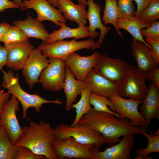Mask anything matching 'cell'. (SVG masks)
<instances>
[{"label": "cell", "mask_w": 159, "mask_h": 159, "mask_svg": "<svg viewBox=\"0 0 159 159\" xmlns=\"http://www.w3.org/2000/svg\"><path fill=\"white\" fill-rule=\"evenodd\" d=\"M106 112L90 110L81 117L78 123L92 128L104 137L110 146L119 142V138L130 134H141L147 132V128L130 123L127 118L121 120Z\"/></svg>", "instance_id": "6da1fadb"}, {"label": "cell", "mask_w": 159, "mask_h": 159, "mask_svg": "<svg viewBox=\"0 0 159 159\" xmlns=\"http://www.w3.org/2000/svg\"><path fill=\"white\" fill-rule=\"evenodd\" d=\"M23 128V135L15 145L26 146L46 159H57L52 150L55 136L50 123L43 121L39 123L30 121L29 125Z\"/></svg>", "instance_id": "7a4b0ae2"}, {"label": "cell", "mask_w": 159, "mask_h": 159, "mask_svg": "<svg viewBox=\"0 0 159 159\" xmlns=\"http://www.w3.org/2000/svg\"><path fill=\"white\" fill-rule=\"evenodd\" d=\"M3 74L2 85L6 89L11 95L14 96L21 103L22 107V118L27 119V112L30 107L35 108L37 113H39L44 104L53 103L62 105L63 102L57 99L50 100L44 99L37 93L30 94L23 90L20 86L18 74L14 75L11 70L6 72L2 69Z\"/></svg>", "instance_id": "3957f363"}, {"label": "cell", "mask_w": 159, "mask_h": 159, "mask_svg": "<svg viewBox=\"0 0 159 159\" xmlns=\"http://www.w3.org/2000/svg\"><path fill=\"white\" fill-rule=\"evenodd\" d=\"M53 131L55 138L58 140L72 137L80 143L92 147L106 143L105 138L98 131L78 123L73 126L62 124L54 129Z\"/></svg>", "instance_id": "277c9868"}, {"label": "cell", "mask_w": 159, "mask_h": 159, "mask_svg": "<svg viewBox=\"0 0 159 159\" xmlns=\"http://www.w3.org/2000/svg\"><path fill=\"white\" fill-rule=\"evenodd\" d=\"M131 67L127 62L117 58H112L99 53L93 67L96 72L120 85Z\"/></svg>", "instance_id": "5b68a950"}, {"label": "cell", "mask_w": 159, "mask_h": 159, "mask_svg": "<svg viewBox=\"0 0 159 159\" xmlns=\"http://www.w3.org/2000/svg\"><path fill=\"white\" fill-rule=\"evenodd\" d=\"M95 43V41L90 39L80 41L74 39L69 41H58L52 44L42 42L38 48L49 59L59 58L65 61L69 55L77 50L91 49Z\"/></svg>", "instance_id": "8992f818"}, {"label": "cell", "mask_w": 159, "mask_h": 159, "mask_svg": "<svg viewBox=\"0 0 159 159\" xmlns=\"http://www.w3.org/2000/svg\"><path fill=\"white\" fill-rule=\"evenodd\" d=\"M108 98L112 106L108 107L112 111L118 114L119 119L127 118L130 120V123L132 125L147 127L144 119L138 110V106L142 104L143 101L131 97L125 99L118 94Z\"/></svg>", "instance_id": "52a82bcc"}, {"label": "cell", "mask_w": 159, "mask_h": 159, "mask_svg": "<svg viewBox=\"0 0 159 159\" xmlns=\"http://www.w3.org/2000/svg\"><path fill=\"white\" fill-rule=\"evenodd\" d=\"M92 147L80 143L72 137L60 140L55 138L52 144V151L57 159H94Z\"/></svg>", "instance_id": "ba28073f"}, {"label": "cell", "mask_w": 159, "mask_h": 159, "mask_svg": "<svg viewBox=\"0 0 159 159\" xmlns=\"http://www.w3.org/2000/svg\"><path fill=\"white\" fill-rule=\"evenodd\" d=\"M146 80L145 74L131 65L130 70L119 85L118 95L124 98H133L143 101L148 90Z\"/></svg>", "instance_id": "9c48e42d"}, {"label": "cell", "mask_w": 159, "mask_h": 159, "mask_svg": "<svg viewBox=\"0 0 159 159\" xmlns=\"http://www.w3.org/2000/svg\"><path fill=\"white\" fill-rule=\"evenodd\" d=\"M65 60L59 58L49 59L48 65L41 72L39 82L47 91L56 92L63 89L65 78Z\"/></svg>", "instance_id": "30bf717a"}, {"label": "cell", "mask_w": 159, "mask_h": 159, "mask_svg": "<svg viewBox=\"0 0 159 159\" xmlns=\"http://www.w3.org/2000/svg\"><path fill=\"white\" fill-rule=\"evenodd\" d=\"M20 102L12 95L5 104L0 117V123L9 136L12 143L15 145L23 135V128L17 118L16 112L19 110Z\"/></svg>", "instance_id": "8fae6325"}, {"label": "cell", "mask_w": 159, "mask_h": 159, "mask_svg": "<svg viewBox=\"0 0 159 159\" xmlns=\"http://www.w3.org/2000/svg\"><path fill=\"white\" fill-rule=\"evenodd\" d=\"M49 59L42 54L38 48L34 49L30 53L22 69V74L29 87L32 89L39 82V78L43 71L48 65Z\"/></svg>", "instance_id": "7c38bea8"}, {"label": "cell", "mask_w": 159, "mask_h": 159, "mask_svg": "<svg viewBox=\"0 0 159 159\" xmlns=\"http://www.w3.org/2000/svg\"><path fill=\"white\" fill-rule=\"evenodd\" d=\"M130 134L123 136L119 143L103 151L99 150L100 146L92 147V153L95 159H131L130 153L134 145L135 135Z\"/></svg>", "instance_id": "4fadbf2b"}, {"label": "cell", "mask_w": 159, "mask_h": 159, "mask_svg": "<svg viewBox=\"0 0 159 159\" xmlns=\"http://www.w3.org/2000/svg\"><path fill=\"white\" fill-rule=\"evenodd\" d=\"M87 6H88L87 11V19L89 22L88 27L89 37L93 40L99 34L96 30L99 29L100 30V34L98 40L95 42L92 48L93 50L99 48L103 42L105 35L111 28L106 26L102 23L100 16L102 9L101 5L95 3L94 0H87Z\"/></svg>", "instance_id": "5bb4252c"}, {"label": "cell", "mask_w": 159, "mask_h": 159, "mask_svg": "<svg viewBox=\"0 0 159 159\" xmlns=\"http://www.w3.org/2000/svg\"><path fill=\"white\" fill-rule=\"evenodd\" d=\"M23 11L28 9H34L37 12L36 19L40 22L49 21L57 26L66 24V19L59 9H57L47 0H24Z\"/></svg>", "instance_id": "9a60e30c"}, {"label": "cell", "mask_w": 159, "mask_h": 159, "mask_svg": "<svg viewBox=\"0 0 159 159\" xmlns=\"http://www.w3.org/2000/svg\"><path fill=\"white\" fill-rule=\"evenodd\" d=\"M91 92L108 98L118 94L119 85L92 68L83 81Z\"/></svg>", "instance_id": "2e32d148"}, {"label": "cell", "mask_w": 159, "mask_h": 159, "mask_svg": "<svg viewBox=\"0 0 159 159\" xmlns=\"http://www.w3.org/2000/svg\"><path fill=\"white\" fill-rule=\"evenodd\" d=\"M99 55V53L97 52L87 56H81L74 52L68 56L65 61V64L77 80L83 81L93 68Z\"/></svg>", "instance_id": "e0dca14e"}, {"label": "cell", "mask_w": 159, "mask_h": 159, "mask_svg": "<svg viewBox=\"0 0 159 159\" xmlns=\"http://www.w3.org/2000/svg\"><path fill=\"white\" fill-rule=\"evenodd\" d=\"M7 53V67L14 71L22 69L34 46L29 41L4 45Z\"/></svg>", "instance_id": "ac0fdd59"}, {"label": "cell", "mask_w": 159, "mask_h": 159, "mask_svg": "<svg viewBox=\"0 0 159 159\" xmlns=\"http://www.w3.org/2000/svg\"><path fill=\"white\" fill-rule=\"evenodd\" d=\"M132 39V54L136 60L137 69L146 74L153 69L158 67L159 62L155 58L151 49L141 42Z\"/></svg>", "instance_id": "d6986e66"}, {"label": "cell", "mask_w": 159, "mask_h": 159, "mask_svg": "<svg viewBox=\"0 0 159 159\" xmlns=\"http://www.w3.org/2000/svg\"><path fill=\"white\" fill-rule=\"evenodd\" d=\"M155 84L151 82L148 87L145 96L139 107L140 114L148 126L154 118L159 119V91Z\"/></svg>", "instance_id": "ffe728a7"}, {"label": "cell", "mask_w": 159, "mask_h": 159, "mask_svg": "<svg viewBox=\"0 0 159 159\" xmlns=\"http://www.w3.org/2000/svg\"><path fill=\"white\" fill-rule=\"evenodd\" d=\"M65 78L63 89L66 96L65 109L67 111L71 110L72 103L76 102L78 95H80L83 90L87 86L84 81L76 80L69 67L65 65Z\"/></svg>", "instance_id": "44dd1931"}, {"label": "cell", "mask_w": 159, "mask_h": 159, "mask_svg": "<svg viewBox=\"0 0 159 159\" xmlns=\"http://www.w3.org/2000/svg\"><path fill=\"white\" fill-rule=\"evenodd\" d=\"M58 8L66 19L73 21L79 26H85L87 23L85 6L76 4L71 0H58Z\"/></svg>", "instance_id": "7402d4cb"}, {"label": "cell", "mask_w": 159, "mask_h": 159, "mask_svg": "<svg viewBox=\"0 0 159 159\" xmlns=\"http://www.w3.org/2000/svg\"><path fill=\"white\" fill-rule=\"evenodd\" d=\"M13 24L20 29L29 38H34L46 43L49 33L42 23L29 15L25 19L16 20Z\"/></svg>", "instance_id": "603a6c76"}, {"label": "cell", "mask_w": 159, "mask_h": 159, "mask_svg": "<svg viewBox=\"0 0 159 159\" xmlns=\"http://www.w3.org/2000/svg\"><path fill=\"white\" fill-rule=\"evenodd\" d=\"M117 24L118 29H123L127 31L132 36V39L140 41L150 49L151 47L142 36L140 30L149 27L151 24L147 23L138 17L133 16H126L118 19Z\"/></svg>", "instance_id": "cb8c5ba5"}, {"label": "cell", "mask_w": 159, "mask_h": 159, "mask_svg": "<svg viewBox=\"0 0 159 159\" xmlns=\"http://www.w3.org/2000/svg\"><path fill=\"white\" fill-rule=\"evenodd\" d=\"M59 29L53 31L49 34L46 44H52L67 38H74L77 39L89 37L88 28L85 26H79L77 28H72L64 23H61Z\"/></svg>", "instance_id": "d4e9b609"}, {"label": "cell", "mask_w": 159, "mask_h": 159, "mask_svg": "<svg viewBox=\"0 0 159 159\" xmlns=\"http://www.w3.org/2000/svg\"><path fill=\"white\" fill-rule=\"evenodd\" d=\"M117 0H105L102 20L104 25L108 24H112L118 34L122 38V34L118 29L117 21L118 19L122 18L124 16L119 9L117 4Z\"/></svg>", "instance_id": "484cf974"}, {"label": "cell", "mask_w": 159, "mask_h": 159, "mask_svg": "<svg viewBox=\"0 0 159 159\" xmlns=\"http://www.w3.org/2000/svg\"><path fill=\"white\" fill-rule=\"evenodd\" d=\"M150 133L148 134L145 132L142 134L148 140V145L145 148H139L135 151L136 156L134 159H153V157L149 156L152 153L159 152V135L153 134L150 130Z\"/></svg>", "instance_id": "4316f807"}, {"label": "cell", "mask_w": 159, "mask_h": 159, "mask_svg": "<svg viewBox=\"0 0 159 159\" xmlns=\"http://www.w3.org/2000/svg\"><path fill=\"white\" fill-rule=\"evenodd\" d=\"M18 147L13 144L4 127L0 128V159H15Z\"/></svg>", "instance_id": "83f0119b"}, {"label": "cell", "mask_w": 159, "mask_h": 159, "mask_svg": "<svg viewBox=\"0 0 159 159\" xmlns=\"http://www.w3.org/2000/svg\"><path fill=\"white\" fill-rule=\"evenodd\" d=\"M91 93V91L88 87H85L82 91L79 101L76 104H72L71 108L75 109L76 116L70 126H73L77 123L82 116L91 110L92 107L89 100Z\"/></svg>", "instance_id": "f1b7e54d"}, {"label": "cell", "mask_w": 159, "mask_h": 159, "mask_svg": "<svg viewBox=\"0 0 159 159\" xmlns=\"http://www.w3.org/2000/svg\"><path fill=\"white\" fill-rule=\"evenodd\" d=\"M90 104L94 107L92 109L95 110L109 113L114 115L116 117H119L118 114L112 111L108 106H112V104L108 98L91 92L89 97Z\"/></svg>", "instance_id": "f546056e"}, {"label": "cell", "mask_w": 159, "mask_h": 159, "mask_svg": "<svg viewBox=\"0 0 159 159\" xmlns=\"http://www.w3.org/2000/svg\"><path fill=\"white\" fill-rule=\"evenodd\" d=\"M29 38L20 29L14 25L11 26L6 31L1 42L6 45L29 41Z\"/></svg>", "instance_id": "4dcf8cb0"}, {"label": "cell", "mask_w": 159, "mask_h": 159, "mask_svg": "<svg viewBox=\"0 0 159 159\" xmlns=\"http://www.w3.org/2000/svg\"><path fill=\"white\" fill-rule=\"evenodd\" d=\"M138 17L151 24L159 19V0H152L141 12Z\"/></svg>", "instance_id": "1f68e13d"}, {"label": "cell", "mask_w": 159, "mask_h": 159, "mask_svg": "<svg viewBox=\"0 0 159 159\" xmlns=\"http://www.w3.org/2000/svg\"><path fill=\"white\" fill-rule=\"evenodd\" d=\"M145 29L140 30L143 37L159 40V21L156 20L152 23L150 26Z\"/></svg>", "instance_id": "d6a6232c"}, {"label": "cell", "mask_w": 159, "mask_h": 159, "mask_svg": "<svg viewBox=\"0 0 159 159\" xmlns=\"http://www.w3.org/2000/svg\"><path fill=\"white\" fill-rule=\"evenodd\" d=\"M18 153L15 159H42L45 157L34 153L29 148L23 145L18 146Z\"/></svg>", "instance_id": "836d02e7"}, {"label": "cell", "mask_w": 159, "mask_h": 159, "mask_svg": "<svg viewBox=\"0 0 159 159\" xmlns=\"http://www.w3.org/2000/svg\"><path fill=\"white\" fill-rule=\"evenodd\" d=\"M132 0H118L117 5L121 13L124 16H135L136 11Z\"/></svg>", "instance_id": "e575fe53"}, {"label": "cell", "mask_w": 159, "mask_h": 159, "mask_svg": "<svg viewBox=\"0 0 159 159\" xmlns=\"http://www.w3.org/2000/svg\"><path fill=\"white\" fill-rule=\"evenodd\" d=\"M145 41L151 47V50L155 59L159 62V40L145 37Z\"/></svg>", "instance_id": "d590c367"}, {"label": "cell", "mask_w": 159, "mask_h": 159, "mask_svg": "<svg viewBox=\"0 0 159 159\" xmlns=\"http://www.w3.org/2000/svg\"><path fill=\"white\" fill-rule=\"evenodd\" d=\"M146 80L154 83L159 88V68L153 69L145 74Z\"/></svg>", "instance_id": "8d00e7d4"}, {"label": "cell", "mask_w": 159, "mask_h": 159, "mask_svg": "<svg viewBox=\"0 0 159 159\" xmlns=\"http://www.w3.org/2000/svg\"><path fill=\"white\" fill-rule=\"evenodd\" d=\"M19 7L13 1L9 0H0V14L9 9H17Z\"/></svg>", "instance_id": "74e56055"}, {"label": "cell", "mask_w": 159, "mask_h": 159, "mask_svg": "<svg viewBox=\"0 0 159 159\" xmlns=\"http://www.w3.org/2000/svg\"><path fill=\"white\" fill-rule=\"evenodd\" d=\"M136 3L137 9L135 16L138 17L141 11L149 4L152 0H132Z\"/></svg>", "instance_id": "f35d334b"}, {"label": "cell", "mask_w": 159, "mask_h": 159, "mask_svg": "<svg viewBox=\"0 0 159 159\" xmlns=\"http://www.w3.org/2000/svg\"><path fill=\"white\" fill-rule=\"evenodd\" d=\"M7 53L5 47L0 44V70L6 65L7 62Z\"/></svg>", "instance_id": "ab89813d"}, {"label": "cell", "mask_w": 159, "mask_h": 159, "mask_svg": "<svg viewBox=\"0 0 159 159\" xmlns=\"http://www.w3.org/2000/svg\"><path fill=\"white\" fill-rule=\"evenodd\" d=\"M11 95L8 92H5L3 90H0V117L4 107L9 100Z\"/></svg>", "instance_id": "60d3db41"}, {"label": "cell", "mask_w": 159, "mask_h": 159, "mask_svg": "<svg viewBox=\"0 0 159 159\" xmlns=\"http://www.w3.org/2000/svg\"><path fill=\"white\" fill-rule=\"evenodd\" d=\"M11 25L6 22L0 23V42H1L5 32L11 26Z\"/></svg>", "instance_id": "b9f144b4"}, {"label": "cell", "mask_w": 159, "mask_h": 159, "mask_svg": "<svg viewBox=\"0 0 159 159\" xmlns=\"http://www.w3.org/2000/svg\"><path fill=\"white\" fill-rule=\"evenodd\" d=\"M15 3L17 4L19 8H20L21 10L23 11V6L22 2L21 0H13Z\"/></svg>", "instance_id": "7bdbcfd3"}, {"label": "cell", "mask_w": 159, "mask_h": 159, "mask_svg": "<svg viewBox=\"0 0 159 159\" xmlns=\"http://www.w3.org/2000/svg\"><path fill=\"white\" fill-rule=\"evenodd\" d=\"M48 1L54 7H58V0H48Z\"/></svg>", "instance_id": "ee69618b"}, {"label": "cell", "mask_w": 159, "mask_h": 159, "mask_svg": "<svg viewBox=\"0 0 159 159\" xmlns=\"http://www.w3.org/2000/svg\"><path fill=\"white\" fill-rule=\"evenodd\" d=\"M78 4L84 5L85 6H87V1L86 0H78Z\"/></svg>", "instance_id": "f6af8a7d"}, {"label": "cell", "mask_w": 159, "mask_h": 159, "mask_svg": "<svg viewBox=\"0 0 159 159\" xmlns=\"http://www.w3.org/2000/svg\"><path fill=\"white\" fill-rule=\"evenodd\" d=\"M1 123H0V128L1 127Z\"/></svg>", "instance_id": "bcb514c9"}, {"label": "cell", "mask_w": 159, "mask_h": 159, "mask_svg": "<svg viewBox=\"0 0 159 159\" xmlns=\"http://www.w3.org/2000/svg\"><path fill=\"white\" fill-rule=\"evenodd\" d=\"M98 0V1H100V0Z\"/></svg>", "instance_id": "7dc6e473"}]
</instances>
